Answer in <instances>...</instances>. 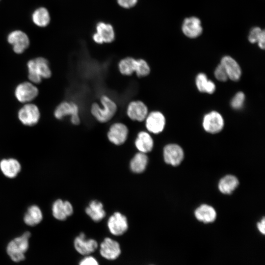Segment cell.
<instances>
[{"mask_svg": "<svg viewBox=\"0 0 265 265\" xmlns=\"http://www.w3.org/2000/svg\"><path fill=\"white\" fill-rule=\"evenodd\" d=\"M144 122L145 128L149 133L158 134L164 130L166 120L161 112L153 111L148 113Z\"/></svg>", "mask_w": 265, "mask_h": 265, "instance_id": "cell-9", "label": "cell"}, {"mask_svg": "<svg viewBox=\"0 0 265 265\" xmlns=\"http://www.w3.org/2000/svg\"><path fill=\"white\" fill-rule=\"evenodd\" d=\"M92 38L97 44L111 43L115 39L113 27L109 24L99 23L96 26V32L93 34Z\"/></svg>", "mask_w": 265, "mask_h": 265, "instance_id": "cell-13", "label": "cell"}, {"mask_svg": "<svg viewBox=\"0 0 265 265\" xmlns=\"http://www.w3.org/2000/svg\"><path fill=\"white\" fill-rule=\"evenodd\" d=\"M151 68L148 63L144 59H137L135 74L138 78H143L149 75Z\"/></svg>", "mask_w": 265, "mask_h": 265, "instance_id": "cell-31", "label": "cell"}, {"mask_svg": "<svg viewBox=\"0 0 265 265\" xmlns=\"http://www.w3.org/2000/svg\"><path fill=\"white\" fill-rule=\"evenodd\" d=\"M184 153L183 149L176 144L166 145L163 149L165 162L172 166H177L183 161Z\"/></svg>", "mask_w": 265, "mask_h": 265, "instance_id": "cell-14", "label": "cell"}, {"mask_svg": "<svg viewBox=\"0 0 265 265\" xmlns=\"http://www.w3.org/2000/svg\"><path fill=\"white\" fill-rule=\"evenodd\" d=\"M100 105L94 102L90 106V113L96 121L106 123L110 121L116 113L117 106L108 96L103 95L100 97Z\"/></svg>", "mask_w": 265, "mask_h": 265, "instance_id": "cell-1", "label": "cell"}, {"mask_svg": "<svg viewBox=\"0 0 265 265\" xmlns=\"http://www.w3.org/2000/svg\"><path fill=\"white\" fill-rule=\"evenodd\" d=\"M31 19L33 23L37 26L44 27L49 24L51 18L47 9L45 7H40L33 12Z\"/></svg>", "mask_w": 265, "mask_h": 265, "instance_id": "cell-26", "label": "cell"}, {"mask_svg": "<svg viewBox=\"0 0 265 265\" xmlns=\"http://www.w3.org/2000/svg\"><path fill=\"white\" fill-rule=\"evenodd\" d=\"M0 169L5 176L13 178L20 172L21 165L15 159H3L0 161Z\"/></svg>", "mask_w": 265, "mask_h": 265, "instance_id": "cell-20", "label": "cell"}, {"mask_svg": "<svg viewBox=\"0 0 265 265\" xmlns=\"http://www.w3.org/2000/svg\"><path fill=\"white\" fill-rule=\"evenodd\" d=\"M148 161V159L146 154L139 152L131 159L130 169L134 173H142L145 170Z\"/></svg>", "mask_w": 265, "mask_h": 265, "instance_id": "cell-27", "label": "cell"}, {"mask_svg": "<svg viewBox=\"0 0 265 265\" xmlns=\"http://www.w3.org/2000/svg\"><path fill=\"white\" fill-rule=\"evenodd\" d=\"M53 115L58 120H62L69 116L70 121L74 125H78L80 123L79 106L73 101L61 102L54 109Z\"/></svg>", "mask_w": 265, "mask_h": 265, "instance_id": "cell-4", "label": "cell"}, {"mask_svg": "<svg viewBox=\"0 0 265 265\" xmlns=\"http://www.w3.org/2000/svg\"><path fill=\"white\" fill-rule=\"evenodd\" d=\"M196 219L205 223L213 222L216 217V212L214 209L207 204H203L198 207L194 212Z\"/></svg>", "mask_w": 265, "mask_h": 265, "instance_id": "cell-22", "label": "cell"}, {"mask_svg": "<svg viewBox=\"0 0 265 265\" xmlns=\"http://www.w3.org/2000/svg\"><path fill=\"white\" fill-rule=\"evenodd\" d=\"M86 214L94 221L99 222L106 216L103 204L98 200L91 201L85 209Z\"/></svg>", "mask_w": 265, "mask_h": 265, "instance_id": "cell-23", "label": "cell"}, {"mask_svg": "<svg viewBox=\"0 0 265 265\" xmlns=\"http://www.w3.org/2000/svg\"><path fill=\"white\" fill-rule=\"evenodd\" d=\"M107 227L112 235L121 236L128 229L127 218L121 213L115 212L109 217L107 221Z\"/></svg>", "mask_w": 265, "mask_h": 265, "instance_id": "cell-12", "label": "cell"}, {"mask_svg": "<svg viewBox=\"0 0 265 265\" xmlns=\"http://www.w3.org/2000/svg\"><path fill=\"white\" fill-rule=\"evenodd\" d=\"M204 130L211 133L220 132L224 127V120L222 115L217 111H212L206 114L203 120Z\"/></svg>", "mask_w": 265, "mask_h": 265, "instance_id": "cell-11", "label": "cell"}, {"mask_svg": "<svg viewBox=\"0 0 265 265\" xmlns=\"http://www.w3.org/2000/svg\"><path fill=\"white\" fill-rule=\"evenodd\" d=\"M137 59L132 57H126L121 59L118 63L120 73L125 76H130L135 73Z\"/></svg>", "mask_w": 265, "mask_h": 265, "instance_id": "cell-28", "label": "cell"}, {"mask_svg": "<svg viewBox=\"0 0 265 265\" xmlns=\"http://www.w3.org/2000/svg\"><path fill=\"white\" fill-rule=\"evenodd\" d=\"M220 64L224 68L228 79L233 81H237L240 79L241 68L234 58L230 56H225L221 59Z\"/></svg>", "mask_w": 265, "mask_h": 265, "instance_id": "cell-19", "label": "cell"}, {"mask_svg": "<svg viewBox=\"0 0 265 265\" xmlns=\"http://www.w3.org/2000/svg\"><path fill=\"white\" fill-rule=\"evenodd\" d=\"M257 228L259 231L263 234H265V219L263 217L261 220L257 223Z\"/></svg>", "mask_w": 265, "mask_h": 265, "instance_id": "cell-36", "label": "cell"}, {"mask_svg": "<svg viewBox=\"0 0 265 265\" xmlns=\"http://www.w3.org/2000/svg\"><path fill=\"white\" fill-rule=\"evenodd\" d=\"M98 246V243L95 239L86 238L83 233H81L74 240L75 248L82 255L87 256L93 253Z\"/></svg>", "mask_w": 265, "mask_h": 265, "instance_id": "cell-15", "label": "cell"}, {"mask_svg": "<svg viewBox=\"0 0 265 265\" xmlns=\"http://www.w3.org/2000/svg\"><path fill=\"white\" fill-rule=\"evenodd\" d=\"M8 43L12 46V50L17 54L23 53L29 46L30 40L27 35L20 30H15L7 35Z\"/></svg>", "mask_w": 265, "mask_h": 265, "instance_id": "cell-7", "label": "cell"}, {"mask_svg": "<svg viewBox=\"0 0 265 265\" xmlns=\"http://www.w3.org/2000/svg\"><path fill=\"white\" fill-rule=\"evenodd\" d=\"M214 76L217 80L221 81H225L228 79L227 74L224 68L220 64L215 68Z\"/></svg>", "mask_w": 265, "mask_h": 265, "instance_id": "cell-33", "label": "cell"}, {"mask_svg": "<svg viewBox=\"0 0 265 265\" xmlns=\"http://www.w3.org/2000/svg\"><path fill=\"white\" fill-rule=\"evenodd\" d=\"M18 118L20 122L26 126H33L39 122L41 113L38 106L31 103L25 104L18 110Z\"/></svg>", "mask_w": 265, "mask_h": 265, "instance_id": "cell-5", "label": "cell"}, {"mask_svg": "<svg viewBox=\"0 0 265 265\" xmlns=\"http://www.w3.org/2000/svg\"><path fill=\"white\" fill-rule=\"evenodd\" d=\"M182 31L189 38H194L199 36L202 32L200 20L195 17L186 18L183 23Z\"/></svg>", "mask_w": 265, "mask_h": 265, "instance_id": "cell-18", "label": "cell"}, {"mask_svg": "<svg viewBox=\"0 0 265 265\" xmlns=\"http://www.w3.org/2000/svg\"><path fill=\"white\" fill-rule=\"evenodd\" d=\"M39 90L34 83L24 81L19 83L15 88L14 96L20 103H31L38 95Z\"/></svg>", "mask_w": 265, "mask_h": 265, "instance_id": "cell-6", "label": "cell"}, {"mask_svg": "<svg viewBox=\"0 0 265 265\" xmlns=\"http://www.w3.org/2000/svg\"><path fill=\"white\" fill-rule=\"evenodd\" d=\"M42 218V212L39 207L36 205H32L26 212L24 221L26 225L34 226L40 223Z\"/></svg>", "mask_w": 265, "mask_h": 265, "instance_id": "cell-25", "label": "cell"}, {"mask_svg": "<svg viewBox=\"0 0 265 265\" xmlns=\"http://www.w3.org/2000/svg\"><path fill=\"white\" fill-rule=\"evenodd\" d=\"M26 67L28 78L34 84L40 83L43 79L50 78L52 74L49 61L42 57L29 60Z\"/></svg>", "mask_w": 265, "mask_h": 265, "instance_id": "cell-2", "label": "cell"}, {"mask_svg": "<svg viewBox=\"0 0 265 265\" xmlns=\"http://www.w3.org/2000/svg\"><path fill=\"white\" fill-rule=\"evenodd\" d=\"M244 101V94L242 92H238L236 94L232 99L231 105L233 108L239 109L243 106Z\"/></svg>", "mask_w": 265, "mask_h": 265, "instance_id": "cell-32", "label": "cell"}, {"mask_svg": "<svg viewBox=\"0 0 265 265\" xmlns=\"http://www.w3.org/2000/svg\"><path fill=\"white\" fill-rule=\"evenodd\" d=\"M79 265H99V264L95 258L87 255L80 261Z\"/></svg>", "mask_w": 265, "mask_h": 265, "instance_id": "cell-34", "label": "cell"}, {"mask_svg": "<svg viewBox=\"0 0 265 265\" xmlns=\"http://www.w3.org/2000/svg\"><path fill=\"white\" fill-rule=\"evenodd\" d=\"M148 113L147 106L140 100L132 101L128 104L127 107L126 114L128 117L133 121H144Z\"/></svg>", "mask_w": 265, "mask_h": 265, "instance_id": "cell-10", "label": "cell"}, {"mask_svg": "<svg viewBox=\"0 0 265 265\" xmlns=\"http://www.w3.org/2000/svg\"><path fill=\"white\" fill-rule=\"evenodd\" d=\"M134 144L139 152L146 154L153 149L154 140L149 132L142 131L138 133Z\"/></svg>", "mask_w": 265, "mask_h": 265, "instance_id": "cell-21", "label": "cell"}, {"mask_svg": "<svg viewBox=\"0 0 265 265\" xmlns=\"http://www.w3.org/2000/svg\"><path fill=\"white\" fill-rule=\"evenodd\" d=\"M195 83L198 90L201 92L212 94L215 90L214 83L209 80L206 74L199 73L197 75Z\"/></svg>", "mask_w": 265, "mask_h": 265, "instance_id": "cell-29", "label": "cell"}, {"mask_svg": "<svg viewBox=\"0 0 265 265\" xmlns=\"http://www.w3.org/2000/svg\"><path fill=\"white\" fill-rule=\"evenodd\" d=\"M248 40L251 43H258L259 47L262 49L265 47V32L258 27L253 28L250 31Z\"/></svg>", "mask_w": 265, "mask_h": 265, "instance_id": "cell-30", "label": "cell"}, {"mask_svg": "<svg viewBox=\"0 0 265 265\" xmlns=\"http://www.w3.org/2000/svg\"></svg>", "mask_w": 265, "mask_h": 265, "instance_id": "cell-37", "label": "cell"}, {"mask_svg": "<svg viewBox=\"0 0 265 265\" xmlns=\"http://www.w3.org/2000/svg\"><path fill=\"white\" fill-rule=\"evenodd\" d=\"M73 212V208L71 203L68 201L57 199L52 206V213L53 217L59 220H64Z\"/></svg>", "mask_w": 265, "mask_h": 265, "instance_id": "cell-17", "label": "cell"}, {"mask_svg": "<svg viewBox=\"0 0 265 265\" xmlns=\"http://www.w3.org/2000/svg\"><path fill=\"white\" fill-rule=\"evenodd\" d=\"M30 237V233L27 231L8 243L6 252L13 262L18 263L25 259V253L29 247Z\"/></svg>", "mask_w": 265, "mask_h": 265, "instance_id": "cell-3", "label": "cell"}, {"mask_svg": "<svg viewBox=\"0 0 265 265\" xmlns=\"http://www.w3.org/2000/svg\"><path fill=\"white\" fill-rule=\"evenodd\" d=\"M138 0H117L118 3L124 8H131L135 5Z\"/></svg>", "mask_w": 265, "mask_h": 265, "instance_id": "cell-35", "label": "cell"}, {"mask_svg": "<svg viewBox=\"0 0 265 265\" xmlns=\"http://www.w3.org/2000/svg\"><path fill=\"white\" fill-rule=\"evenodd\" d=\"M121 252L119 243L109 238H105L100 245V254L107 260L116 259L120 256Z\"/></svg>", "mask_w": 265, "mask_h": 265, "instance_id": "cell-16", "label": "cell"}, {"mask_svg": "<svg viewBox=\"0 0 265 265\" xmlns=\"http://www.w3.org/2000/svg\"><path fill=\"white\" fill-rule=\"evenodd\" d=\"M238 184V180L236 176L227 175L223 177L219 182L218 189L221 193L229 194L236 189Z\"/></svg>", "mask_w": 265, "mask_h": 265, "instance_id": "cell-24", "label": "cell"}, {"mask_svg": "<svg viewBox=\"0 0 265 265\" xmlns=\"http://www.w3.org/2000/svg\"><path fill=\"white\" fill-rule=\"evenodd\" d=\"M129 129L122 122H117L112 124L107 133L108 140L115 145L124 144L127 139Z\"/></svg>", "mask_w": 265, "mask_h": 265, "instance_id": "cell-8", "label": "cell"}]
</instances>
